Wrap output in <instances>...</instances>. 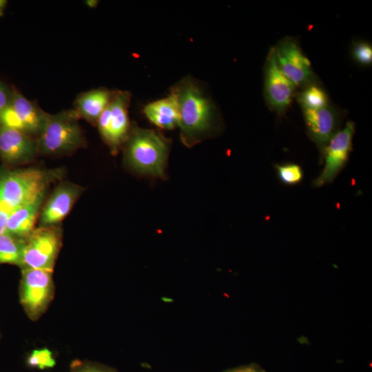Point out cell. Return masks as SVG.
<instances>
[{
  "instance_id": "cb8c5ba5",
  "label": "cell",
  "mask_w": 372,
  "mask_h": 372,
  "mask_svg": "<svg viewBox=\"0 0 372 372\" xmlns=\"http://www.w3.org/2000/svg\"><path fill=\"white\" fill-rule=\"evenodd\" d=\"M71 369V372H116L114 369L105 365L80 362H75Z\"/></svg>"
},
{
  "instance_id": "7402d4cb",
  "label": "cell",
  "mask_w": 372,
  "mask_h": 372,
  "mask_svg": "<svg viewBox=\"0 0 372 372\" xmlns=\"http://www.w3.org/2000/svg\"><path fill=\"white\" fill-rule=\"evenodd\" d=\"M353 56L359 63L369 65L372 61V48L366 42L360 41L354 45Z\"/></svg>"
},
{
  "instance_id": "30bf717a",
  "label": "cell",
  "mask_w": 372,
  "mask_h": 372,
  "mask_svg": "<svg viewBox=\"0 0 372 372\" xmlns=\"http://www.w3.org/2000/svg\"><path fill=\"white\" fill-rule=\"evenodd\" d=\"M39 154L38 138L0 126V156L5 164L14 166L30 163Z\"/></svg>"
},
{
  "instance_id": "d4e9b609",
  "label": "cell",
  "mask_w": 372,
  "mask_h": 372,
  "mask_svg": "<svg viewBox=\"0 0 372 372\" xmlns=\"http://www.w3.org/2000/svg\"><path fill=\"white\" fill-rule=\"evenodd\" d=\"M224 372H265L260 366L255 364L227 370Z\"/></svg>"
},
{
  "instance_id": "4fadbf2b",
  "label": "cell",
  "mask_w": 372,
  "mask_h": 372,
  "mask_svg": "<svg viewBox=\"0 0 372 372\" xmlns=\"http://www.w3.org/2000/svg\"><path fill=\"white\" fill-rule=\"evenodd\" d=\"M309 136L322 154L328 143L337 133L339 116L330 105L318 110L302 109Z\"/></svg>"
},
{
  "instance_id": "3957f363",
  "label": "cell",
  "mask_w": 372,
  "mask_h": 372,
  "mask_svg": "<svg viewBox=\"0 0 372 372\" xmlns=\"http://www.w3.org/2000/svg\"><path fill=\"white\" fill-rule=\"evenodd\" d=\"M126 165L140 174L164 178L169 140L156 130L131 127L124 144Z\"/></svg>"
},
{
  "instance_id": "9c48e42d",
  "label": "cell",
  "mask_w": 372,
  "mask_h": 372,
  "mask_svg": "<svg viewBox=\"0 0 372 372\" xmlns=\"http://www.w3.org/2000/svg\"><path fill=\"white\" fill-rule=\"evenodd\" d=\"M273 50L281 71L296 87H305L316 83L311 63L296 42L285 39Z\"/></svg>"
},
{
  "instance_id": "7c38bea8",
  "label": "cell",
  "mask_w": 372,
  "mask_h": 372,
  "mask_svg": "<svg viewBox=\"0 0 372 372\" xmlns=\"http://www.w3.org/2000/svg\"><path fill=\"white\" fill-rule=\"evenodd\" d=\"M84 190V187L70 182L59 185L42 207L40 226L59 225Z\"/></svg>"
},
{
  "instance_id": "5bb4252c",
  "label": "cell",
  "mask_w": 372,
  "mask_h": 372,
  "mask_svg": "<svg viewBox=\"0 0 372 372\" xmlns=\"http://www.w3.org/2000/svg\"><path fill=\"white\" fill-rule=\"evenodd\" d=\"M10 110L13 129L38 138L45 121L46 112L27 99L15 87Z\"/></svg>"
},
{
  "instance_id": "603a6c76",
  "label": "cell",
  "mask_w": 372,
  "mask_h": 372,
  "mask_svg": "<svg viewBox=\"0 0 372 372\" xmlns=\"http://www.w3.org/2000/svg\"><path fill=\"white\" fill-rule=\"evenodd\" d=\"M14 87L0 80V117L10 107Z\"/></svg>"
},
{
  "instance_id": "e0dca14e",
  "label": "cell",
  "mask_w": 372,
  "mask_h": 372,
  "mask_svg": "<svg viewBox=\"0 0 372 372\" xmlns=\"http://www.w3.org/2000/svg\"><path fill=\"white\" fill-rule=\"evenodd\" d=\"M143 112L152 123L161 128L172 130L178 126V110L171 95L148 103L145 106Z\"/></svg>"
},
{
  "instance_id": "ffe728a7",
  "label": "cell",
  "mask_w": 372,
  "mask_h": 372,
  "mask_svg": "<svg viewBox=\"0 0 372 372\" xmlns=\"http://www.w3.org/2000/svg\"><path fill=\"white\" fill-rule=\"evenodd\" d=\"M276 169L278 178L285 185H295L303 178V171L297 164L289 163L276 165Z\"/></svg>"
},
{
  "instance_id": "8992f818",
  "label": "cell",
  "mask_w": 372,
  "mask_h": 372,
  "mask_svg": "<svg viewBox=\"0 0 372 372\" xmlns=\"http://www.w3.org/2000/svg\"><path fill=\"white\" fill-rule=\"evenodd\" d=\"M130 98L127 91H114L111 101L96 123L101 137L113 154L124 145L131 129L128 117Z\"/></svg>"
},
{
  "instance_id": "8fae6325",
  "label": "cell",
  "mask_w": 372,
  "mask_h": 372,
  "mask_svg": "<svg viewBox=\"0 0 372 372\" xmlns=\"http://www.w3.org/2000/svg\"><path fill=\"white\" fill-rule=\"evenodd\" d=\"M296 86L282 73L279 68L273 48L266 62L265 94L269 106L278 113H283L289 107Z\"/></svg>"
},
{
  "instance_id": "ba28073f",
  "label": "cell",
  "mask_w": 372,
  "mask_h": 372,
  "mask_svg": "<svg viewBox=\"0 0 372 372\" xmlns=\"http://www.w3.org/2000/svg\"><path fill=\"white\" fill-rule=\"evenodd\" d=\"M354 131L353 122L349 121L329 141L322 154L324 166L313 182L315 187H320L331 183L344 168L352 149Z\"/></svg>"
},
{
  "instance_id": "7a4b0ae2",
  "label": "cell",
  "mask_w": 372,
  "mask_h": 372,
  "mask_svg": "<svg viewBox=\"0 0 372 372\" xmlns=\"http://www.w3.org/2000/svg\"><path fill=\"white\" fill-rule=\"evenodd\" d=\"M179 114L180 139L187 147H192L208 135L214 121V107L197 83L185 78L171 89Z\"/></svg>"
},
{
  "instance_id": "6da1fadb",
  "label": "cell",
  "mask_w": 372,
  "mask_h": 372,
  "mask_svg": "<svg viewBox=\"0 0 372 372\" xmlns=\"http://www.w3.org/2000/svg\"><path fill=\"white\" fill-rule=\"evenodd\" d=\"M63 174L59 169L27 167L0 173V235L6 232L10 215L48 191Z\"/></svg>"
},
{
  "instance_id": "277c9868",
  "label": "cell",
  "mask_w": 372,
  "mask_h": 372,
  "mask_svg": "<svg viewBox=\"0 0 372 372\" xmlns=\"http://www.w3.org/2000/svg\"><path fill=\"white\" fill-rule=\"evenodd\" d=\"M79 116L73 110L55 114L47 113L38 136L39 154H68L85 146V138L79 124Z\"/></svg>"
},
{
  "instance_id": "52a82bcc",
  "label": "cell",
  "mask_w": 372,
  "mask_h": 372,
  "mask_svg": "<svg viewBox=\"0 0 372 372\" xmlns=\"http://www.w3.org/2000/svg\"><path fill=\"white\" fill-rule=\"evenodd\" d=\"M22 269L20 302L31 319H37L52 299V270L25 268Z\"/></svg>"
},
{
  "instance_id": "44dd1931",
  "label": "cell",
  "mask_w": 372,
  "mask_h": 372,
  "mask_svg": "<svg viewBox=\"0 0 372 372\" xmlns=\"http://www.w3.org/2000/svg\"><path fill=\"white\" fill-rule=\"evenodd\" d=\"M27 364L32 368L45 369L53 367L55 360L52 355V352L48 349L34 350L27 358Z\"/></svg>"
},
{
  "instance_id": "9a60e30c",
  "label": "cell",
  "mask_w": 372,
  "mask_h": 372,
  "mask_svg": "<svg viewBox=\"0 0 372 372\" xmlns=\"http://www.w3.org/2000/svg\"><path fill=\"white\" fill-rule=\"evenodd\" d=\"M46 192L13 211L9 216L6 232L25 240L34 229V225L44 204Z\"/></svg>"
},
{
  "instance_id": "ac0fdd59",
  "label": "cell",
  "mask_w": 372,
  "mask_h": 372,
  "mask_svg": "<svg viewBox=\"0 0 372 372\" xmlns=\"http://www.w3.org/2000/svg\"><path fill=\"white\" fill-rule=\"evenodd\" d=\"M24 240L6 232L0 235V264L16 265L21 267Z\"/></svg>"
},
{
  "instance_id": "4316f807",
  "label": "cell",
  "mask_w": 372,
  "mask_h": 372,
  "mask_svg": "<svg viewBox=\"0 0 372 372\" xmlns=\"http://www.w3.org/2000/svg\"><path fill=\"white\" fill-rule=\"evenodd\" d=\"M6 3V1H0V15L3 14V10L5 7Z\"/></svg>"
},
{
  "instance_id": "2e32d148",
  "label": "cell",
  "mask_w": 372,
  "mask_h": 372,
  "mask_svg": "<svg viewBox=\"0 0 372 372\" xmlns=\"http://www.w3.org/2000/svg\"><path fill=\"white\" fill-rule=\"evenodd\" d=\"M114 91L101 87L80 94L75 102L74 108L79 118H84L92 125H96L99 118L111 101Z\"/></svg>"
},
{
  "instance_id": "484cf974",
  "label": "cell",
  "mask_w": 372,
  "mask_h": 372,
  "mask_svg": "<svg viewBox=\"0 0 372 372\" xmlns=\"http://www.w3.org/2000/svg\"><path fill=\"white\" fill-rule=\"evenodd\" d=\"M85 3L89 8H94L97 6L99 1L96 0H87Z\"/></svg>"
},
{
  "instance_id": "5b68a950",
  "label": "cell",
  "mask_w": 372,
  "mask_h": 372,
  "mask_svg": "<svg viewBox=\"0 0 372 372\" xmlns=\"http://www.w3.org/2000/svg\"><path fill=\"white\" fill-rule=\"evenodd\" d=\"M61 243L59 225L34 228L24 240L21 268L52 270Z\"/></svg>"
},
{
  "instance_id": "d6986e66",
  "label": "cell",
  "mask_w": 372,
  "mask_h": 372,
  "mask_svg": "<svg viewBox=\"0 0 372 372\" xmlns=\"http://www.w3.org/2000/svg\"><path fill=\"white\" fill-rule=\"evenodd\" d=\"M302 109L318 110L329 105L324 90L316 83L305 87L298 95Z\"/></svg>"
}]
</instances>
